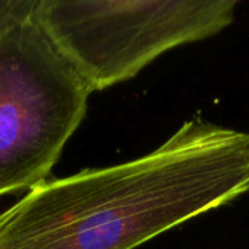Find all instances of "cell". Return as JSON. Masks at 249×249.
Masks as SVG:
<instances>
[{
  "label": "cell",
  "instance_id": "obj_1",
  "mask_svg": "<svg viewBox=\"0 0 249 249\" xmlns=\"http://www.w3.org/2000/svg\"><path fill=\"white\" fill-rule=\"evenodd\" d=\"M249 191V133L194 117L150 153L44 181L0 213V249H134Z\"/></svg>",
  "mask_w": 249,
  "mask_h": 249
},
{
  "label": "cell",
  "instance_id": "obj_2",
  "mask_svg": "<svg viewBox=\"0 0 249 249\" xmlns=\"http://www.w3.org/2000/svg\"><path fill=\"white\" fill-rule=\"evenodd\" d=\"M236 0H36L32 19L92 92L130 80L179 45L213 36Z\"/></svg>",
  "mask_w": 249,
  "mask_h": 249
},
{
  "label": "cell",
  "instance_id": "obj_3",
  "mask_svg": "<svg viewBox=\"0 0 249 249\" xmlns=\"http://www.w3.org/2000/svg\"><path fill=\"white\" fill-rule=\"evenodd\" d=\"M90 93L32 18L0 32V197L45 181Z\"/></svg>",
  "mask_w": 249,
  "mask_h": 249
},
{
  "label": "cell",
  "instance_id": "obj_4",
  "mask_svg": "<svg viewBox=\"0 0 249 249\" xmlns=\"http://www.w3.org/2000/svg\"><path fill=\"white\" fill-rule=\"evenodd\" d=\"M36 0H0V32L32 18Z\"/></svg>",
  "mask_w": 249,
  "mask_h": 249
}]
</instances>
